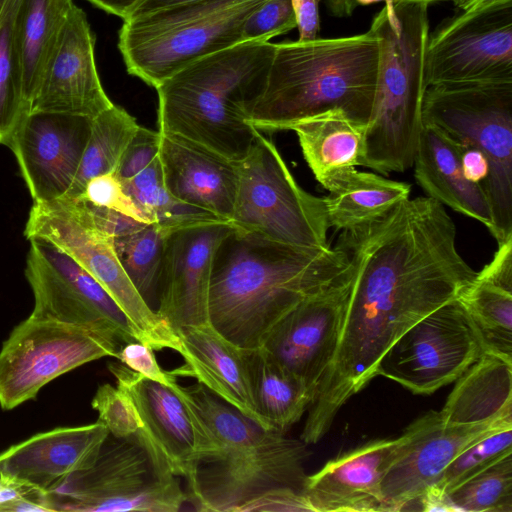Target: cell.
<instances>
[{"instance_id": "cell-1", "label": "cell", "mask_w": 512, "mask_h": 512, "mask_svg": "<svg viewBox=\"0 0 512 512\" xmlns=\"http://www.w3.org/2000/svg\"><path fill=\"white\" fill-rule=\"evenodd\" d=\"M348 265L336 246L302 248L233 226L214 257L210 323L244 349L261 347L291 310L335 282Z\"/></svg>"}, {"instance_id": "cell-2", "label": "cell", "mask_w": 512, "mask_h": 512, "mask_svg": "<svg viewBox=\"0 0 512 512\" xmlns=\"http://www.w3.org/2000/svg\"><path fill=\"white\" fill-rule=\"evenodd\" d=\"M380 40L369 29L347 37L276 43L263 92L247 114L259 131L340 109L366 125L378 81Z\"/></svg>"}, {"instance_id": "cell-3", "label": "cell", "mask_w": 512, "mask_h": 512, "mask_svg": "<svg viewBox=\"0 0 512 512\" xmlns=\"http://www.w3.org/2000/svg\"><path fill=\"white\" fill-rule=\"evenodd\" d=\"M276 43L245 41L203 57L155 89L158 126L234 160L250 151L259 130L247 114L264 90Z\"/></svg>"}, {"instance_id": "cell-4", "label": "cell", "mask_w": 512, "mask_h": 512, "mask_svg": "<svg viewBox=\"0 0 512 512\" xmlns=\"http://www.w3.org/2000/svg\"><path fill=\"white\" fill-rule=\"evenodd\" d=\"M426 2L384 1L370 28L380 40L376 94L361 166L381 174L412 167L423 127Z\"/></svg>"}, {"instance_id": "cell-5", "label": "cell", "mask_w": 512, "mask_h": 512, "mask_svg": "<svg viewBox=\"0 0 512 512\" xmlns=\"http://www.w3.org/2000/svg\"><path fill=\"white\" fill-rule=\"evenodd\" d=\"M269 0H199L123 21L118 47L129 74L156 88L185 66L245 42L252 13Z\"/></svg>"}, {"instance_id": "cell-6", "label": "cell", "mask_w": 512, "mask_h": 512, "mask_svg": "<svg viewBox=\"0 0 512 512\" xmlns=\"http://www.w3.org/2000/svg\"><path fill=\"white\" fill-rule=\"evenodd\" d=\"M423 122L459 145L479 150L490 167L484 185L491 235L512 237V81L444 83L427 87Z\"/></svg>"}, {"instance_id": "cell-7", "label": "cell", "mask_w": 512, "mask_h": 512, "mask_svg": "<svg viewBox=\"0 0 512 512\" xmlns=\"http://www.w3.org/2000/svg\"><path fill=\"white\" fill-rule=\"evenodd\" d=\"M24 234L50 241L95 278L122 310L137 341L154 350L179 352L177 332L137 291L120 263L114 239L95 225L84 200L34 202Z\"/></svg>"}, {"instance_id": "cell-8", "label": "cell", "mask_w": 512, "mask_h": 512, "mask_svg": "<svg viewBox=\"0 0 512 512\" xmlns=\"http://www.w3.org/2000/svg\"><path fill=\"white\" fill-rule=\"evenodd\" d=\"M230 223L275 242L327 249L329 225L323 198L295 180L274 143L259 132L238 161V186Z\"/></svg>"}, {"instance_id": "cell-9", "label": "cell", "mask_w": 512, "mask_h": 512, "mask_svg": "<svg viewBox=\"0 0 512 512\" xmlns=\"http://www.w3.org/2000/svg\"><path fill=\"white\" fill-rule=\"evenodd\" d=\"M177 476L135 439L109 434L94 464L46 491L50 511L178 512L188 502Z\"/></svg>"}, {"instance_id": "cell-10", "label": "cell", "mask_w": 512, "mask_h": 512, "mask_svg": "<svg viewBox=\"0 0 512 512\" xmlns=\"http://www.w3.org/2000/svg\"><path fill=\"white\" fill-rule=\"evenodd\" d=\"M306 444L277 430L200 461L187 483V497L200 512H237L275 488L301 490L306 480Z\"/></svg>"}, {"instance_id": "cell-11", "label": "cell", "mask_w": 512, "mask_h": 512, "mask_svg": "<svg viewBox=\"0 0 512 512\" xmlns=\"http://www.w3.org/2000/svg\"><path fill=\"white\" fill-rule=\"evenodd\" d=\"M117 336L30 316L0 349V406L12 410L34 399L53 379L103 357L117 358Z\"/></svg>"}, {"instance_id": "cell-12", "label": "cell", "mask_w": 512, "mask_h": 512, "mask_svg": "<svg viewBox=\"0 0 512 512\" xmlns=\"http://www.w3.org/2000/svg\"><path fill=\"white\" fill-rule=\"evenodd\" d=\"M485 352L474 321L457 298L402 334L380 359L375 374L427 395L455 382Z\"/></svg>"}, {"instance_id": "cell-13", "label": "cell", "mask_w": 512, "mask_h": 512, "mask_svg": "<svg viewBox=\"0 0 512 512\" xmlns=\"http://www.w3.org/2000/svg\"><path fill=\"white\" fill-rule=\"evenodd\" d=\"M427 87L512 81V0H482L445 18L428 36Z\"/></svg>"}, {"instance_id": "cell-14", "label": "cell", "mask_w": 512, "mask_h": 512, "mask_svg": "<svg viewBox=\"0 0 512 512\" xmlns=\"http://www.w3.org/2000/svg\"><path fill=\"white\" fill-rule=\"evenodd\" d=\"M116 387L139 421L135 439L164 470L188 481L197 464L221 450L192 404L173 386L149 380L121 362H109Z\"/></svg>"}, {"instance_id": "cell-15", "label": "cell", "mask_w": 512, "mask_h": 512, "mask_svg": "<svg viewBox=\"0 0 512 512\" xmlns=\"http://www.w3.org/2000/svg\"><path fill=\"white\" fill-rule=\"evenodd\" d=\"M28 240L25 276L34 296L31 318L112 334L125 344L137 341L126 316L95 278L50 241Z\"/></svg>"}, {"instance_id": "cell-16", "label": "cell", "mask_w": 512, "mask_h": 512, "mask_svg": "<svg viewBox=\"0 0 512 512\" xmlns=\"http://www.w3.org/2000/svg\"><path fill=\"white\" fill-rule=\"evenodd\" d=\"M511 427L512 418L450 424L442 420L439 411L417 418L398 437L381 483V512L416 510L419 500L462 451L489 434Z\"/></svg>"}, {"instance_id": "cell-17", "label": "cell", "mask_w": 512, "mask_h": 512, "mask_svg": "<svg viewBox=\"0 0 512 512\" xmlns=\"http://www.w3.org/2000/svg\"><path fill=\"white\" fill-rule=\"evenodd\" d=\"M92 118L58 112L29 111L8 146L35 203L62 198L76 176Z\"/></svg>"}, {"instance_id": "cell-18", "label": "cell", "mask_w": 512, "mask_h": 512, "mask_svg": "<svg viewBox=\"0 0 512 512\" xmlns=\"http://www.w3.org/2000/svg\"><path fill=\"white\" fill-rule=\"evenodd\" d=\"M349 288L347 268L335 282L291 310L261 346L306 385L312 399L335 353Z\"/></svg>"}, {"instance_id": "cell-19", "label": "cell", "mask_w": 512, "mask_h": 512, "mask_svg": "<svg viewBox=\"0 0 512 512\" xmlns=\"http://www.w3.org/2000/svg\"><path fill=\"white\" fill-rule=\"evenodd\" d=\"M232 229L229 221H214L168 233L156 311L176 332L187 326L210 323L214 257Z\"/></svg>"}, {"instance_id": "cell-20", "label": "cell", "mask_w": 512, "mask_h": 512, "mask_svg": "<svg viewBox=\"0 0 512 512\" xmlns=\"http://www.w3.org/2000/svg\"><path fill=\"white\" fill-rule=\"evenodd\" d=\"M95 37L85 12L74 5L44 67L29 111L94 118L113 105L95 62Z\"/></svg>"}, {"instance_id": "cell-21", "label": "cell", "mask_w": 512, "mask_h": 512, "mask_svg": "<svg viewBox=\"0 0 512 512\" xmlns=\"http://www.w3.org/2000/svg\"><path fill=\"white\" fill-rule=\"evenodd\" d=\"M398 438L364 443L329 460L301 489L311 512L381 511V483Z\"/></svg>"}, {"instance_id": "cell-22", "label": "cell", "mask_w": 512, "mask_h": 512, "mask_svg": "<svg viewBox=\"0 0 512 512\" xmlns=\"http://www.w3.org/2000/svg\"><path fill=\"white\" fill-rule=\"evenodd\" d=\"M160 135L159 159L170 193L230 222L238 186V161L183 136Z\"/></svg>"}, {"instance_id": "cell-23", "label": "cell", "mask_w": 512, "mask_h": 512, "mask_svg": "<svg viewBox=\"0 0 512 512\" xmlns=\"http://www.w3.org/2000/svg\"><path fill=\"white\" fill-rule=\"evenodd\" d=\"M109 431L100 421L38 433L0 453V473L49 491L91 467Z\"/></svg>"}, {"instance_id": "cell-24", "label": "cell", "mask_w": 512, "mask_h": 512, "mask_svg": "<svg viewBox=\"0 0 512 512\" xmlns=\"http://www.w3.org/2000/svg\"><path fill=\"white\" fill-rule=\"evenodd\" d=\"M182 366L171 372L192 377L215 396L262 428L274 430L259 414L251 392L245 349L222 335L211 323L177 331Z\"/></svg>"}, {"instance_id": "cell-25", "label": "cell", "mask_w": 512, "mask_h": 512, "mask_svg": "<svg viewBox=\"0 0 512 512\" xmlns=\"http://www.w3.org/2000/svg\"><path fill=\"white\" fill-rule=\"evenodd\" d=\"M412 167L428 197L492 232V211L485 190L466 178L458 145L435 126L423 122Z\"/></svg>"}, {"instance_id": "cell-26", "label": "cell", "mask_w": 512, "mask_h": 512, "mask_svg": "<svg viewBox=\"0 0 512 512\" xmlns=\"http://www.w3.org/2000/svg\"><path fill=\"white\" fill-rule=\"evenodd\" d=\"M365 129L340 109L305 117L288 128L296 133L307 165L327 191L361 166Z\"/></svg>"}, {"instance_id": "cell-27", "label": "cell", "mask_w": 512, "mask_h": 512, "mask_svg": "<svg viewBox=\"0 0 512 512\" xmlns=\"http://www.w3.org/2000/svg\"><path fill=\"white\" fill-rule=\"evenodd\" d=\"M474 321L486 352L512 360V237L458 297Z\"/></svg>"}, {"instance_id": "cell-28", "label": "cell", "mask_w": 512, "mask_h": 512, "mask_svg": "<svg viewBox=\"0 0 512 512\" xmlns=\"http://www.w3.org/2000/svg\"><path fill=\"white\" fill-rule=\"evenodd\" d=\"M450 424L512 418V360L485 352L461 377L439 411Z\"/></svg>"}, {"instance_id": "cell-29", "label": "cell", "mask_w": 512, "mask_h": 512, "mask_svg": "<svg viewBox=\"0 0 512 512\" xmlns=\"http://www.w3.org/2000/svg\"><path fill=\"white\" fill-rule=\"evenodd\" d=\"M410 193V184L355 169L323 197L328 225L344 231L367 224L409 199Z\"/></svg>"}, {"instance_id": "cell-30", "label": "cell", "mask_w": 512, "mask_h": 512, "mask_svg": "<svg viewBox=\"0 0 512 512\" xmlns=\"http://www.w3.org/2000/svg\"><path fill=\"white\" fill-rule=\"evenodd\" d=\"M251 392L259 414L286 433L307 411L312 395L264 347L245 349Z\"/></svg>"}, {"instance_id": "cell-31", "label": "cell", "mask_w": 512, "mask_h": 512, "mask_svg": "<svg viewBox=\"0 0 512 512\" xmlns=\"http://www.w3.org/2000/svg\"><path fill=\"white\" fill-rule=\"evenodd\" d=\"M74 5L72 0L19 1L15 29L28 110L46 62Z\"/></svg>"}, {"instance_id": "cell-32", "label": "cell", "mask_w": 512, "mask_h": 512, "mask_svg": "<svg viewBox=\"0 0 512 512\" xmlns=\"http://www.w3.org/2000/svg\"><path fill=\"white\" fill-rule=\"evenodd\" d=\"M139 126L133 116L115 104L94 117L76 176L63 197L78 198L91 178L114 172Z\"/></svg>"}, {"instance_id": "cell-33", "label": "cell", "mask_w": 512, "mask_h": 512, "mask_svg": "<svg viewBox=\"0 0 512 512\" xmlns=\"http://www.w3.org/2000/svg\"><path fill=\"white\" fill-rule=\"evenodd\" d=\"M121 183L125 192L150 222L158 224L168 232L202 223L224 221L170 193L164 183L159 154L137 175Z\"/></svg>"}, {"instance_id": "cell-34", "label": "cell", "mask_w": 512, "mask_h": 512, "mask_svg": "<svg viewBox=\"0 0 512 512\" xmlns=\"http://www.w3.org/2000/svg\"><path fill=\"white\" fill-rule=\"evenodd\" d=\"M512 454V427L489 434L462 451L419 500L416 510H449L447 495L505 456Z\"/></svg>"}, {"instance_id": "cell-35", "label": "cell", "mask_w": 512, "mask_h": 512, "mask_svg": "<svg viewBox=\"0 0 512 512\" xmlns=\"http://www.w3.org/2000/svg\"><path fill=\"white\" fill-rule=\"evenodd\" d=\"M19 1L7 0L0 14V144L7 146L28 112L15 29Z\"/></svg>"}, {"instance_id": "cell-36", "label": "cell", "mask_w": 512, "mask_h": 512, "mask_svg": "<svg viewBox=\"0 0 512 512\" xmlns=\"http://www.w3.org/2000/svg\"><path fill=\"white\" fill-rule=\"evenodd\" d=\"M168 233L156 223H146L137 230L114 238L122 267L149 305L150 300L158 296Z\"/></svg>"}, {"instance_id": "cell-37", "label": "cell", "mask_w": 512, "mask_h": 512, "mask_svg": "<svg viewBox=\"0 0 512 512\" xmlns=\"http://www.w3.org/2000/svg\"><path fill=\"white\" fill-rule=\"evenodd\" d=\"M450 511L512 512V454L447 495Z\"/></svg>"}, {"instance_id": "cell-38", "label": "cell", "mask_w": 512, "mask_h": 512, "mask_svg": "<svg viewBox=\"0 0 512 512\" xmlns=\"http://www.w3.org/2000/svg\"><path fill=\"white\" fill-rule=\"evenodd\" d=\"M98 412V421L106 426L115 438H135L139 431L136 411L129 398L117 387L100 385L91 401Z\"/></svg>"}, {"instance_id": "cell-39", "label": "cell", "mask_w": 512, "mask_h": 512, "mask_svg": "<svg viewBox=\"0 0 512 512\" xmlns=\"http://www.w3.org/2000/svg\"><path fill=\"white\" fill-rule=\"evenodd\" d=\"M297 27L291 0H269L247 19L244 41H269Z\"/></svg>"}, {"instance_id": "cell-40", "label": "cell", "mask_w": 512, "mask_h": 512, "mask_svg": "<svg viewBox=\"0 0 512 512\" xmlns=\"http://www.w3.org/2000/svg\"><path fill=\"white\" fill-rule=\"evenodd\" d=\"M78 198L94 206L122 213L136 221L151 223L125 192L121 181L114 172L91 178Z\"/></svg>"}, {"instance_id": "cell-41", "label": "cell", "mask_w": 512, "mask_h": 512, "mask_svg": "<svg viewBox=\"0 0 512 512\" xmlns=\"http://www.w3.org/2000/svg\"><path fill=\"white\" fill-rule=\"evenodd\" d=\"M160 132L139 126L114 171L125 182L146 168L159 154Z\"/></svg>"}, {"instance_id": "cell-42", "label": "cell", "mask_w": 512, "mask_h": 512, "mask_svg": "<svg viewBox=\"0 0 512 512\" xmlns=\"http://www.w3.org/2000/svg\"><path fill=\"white\" fill-rule=\"evenodd\" d=\"M119 362L141 374L145 378L171 387L177 377L159 365L154 349L139 341L126 343L118 351Z\"/></svg>"}, {"instance_id": "cell-43", "label": "cell", "mask_w": 512, "mask_h": 512, "mask_svg": "<svg viewBox=\"0 0 512 512\" xmlns=\"http://www.w3.org/2000/svg\"><path fill=\"white\" fill-rule=\"evenodd\" d=\"M310 511L301 490L275 488L268 490L240 506L237 512H287Z\"/></svg>"}, {"instance_id": "cell-44", "label": "cell", "mask_w": 512, "mask_h": 512, "mask_svg": "<svg viewBox=\"0 0 512 512\" xmlns=\"http://www.w3.org/2000/svg\"><path fill=\"white\" fill-rule=\"evenodd\" d=\"M85 203L95 225L113 239L137 230L146 224L136 221L122 213L94 206L86 201Z\"/></svg>"}, {"instance_id": "cell-45", "label": "cell", "mask_w": 512, "mask_h": 512, "mask_svg": "<svg viewBox=\"0 0 512 512\" xmlns=\"http://www.w3.org/2000/svg\"><path fill=\"white\" fill-rule=\"evenodd\" d=\"M299 32V41L318 38L320 16L318 0H291Z\"/></svg>"}, {"instance_id": "cell-46", "label": "cell", "mask_w": 512, "mask_h": 512, "mask_svg": "<svg viewBox=\"0 0 512 512\" xmlns=\"http://www.w3.org/2000/svg\"><path fill=\"white\" fill-rule=\"evenodd\" d=\"M457 144V143H456ZM466 178L483 187L488 179L490 167L486 157L477 149L457 144Z\"/></svg>"}, {"instance_id": "cell-47", "label": "cell", "mask_w": 512, "mask_h": 512, "mask_svg": "<svg viewBox=\"0 0 512 512\" xmlns=\"http://www.w3.org/2000/svg\"><path fill=\"white\" fill-rule=\"evenodd\" d=\"M41 490L25 481L0 473V512L10 502Z\"/></svg>"}, {"instance_id": "cell-48", "label": "cell", "mask_w": 512, "mask_h": 512, "mask_svg": "<svg viewBox=\"0 0 512 512\" xmlns=\"http://www.w3.org/2000/svg\"><path fill=\"white\" fill-rule=\"evenodd\" d=\"M196 1L199 0H140L123 21L136 19L158 11Z\"/></svg>"}, {"instance_id": "cell-49", "label": "cell", "mask_w": 512, "mask_h": 512, "mask_svg": "<svg viewBox=\"0 0 512 512\" xmlns=\"http://www.w3.org/2000/svg\"><path fill=\"white\" fill-rule=\"evenodd\" d=\"M98 8L122 18L128 16L130 11L140 0H87Z\"/></svg>"}, {"instance_id": "cell-50", "label": "cell", "mask_w": 512, "mask_h": 512, "mask_svg": "<svg viewBox=\"0 0 512 512\" xmlns=\"http://www.w3.org/2000/svg\"><path fill=\"white\" fill-rule=\"evenodd\" d=\"M329 12L335 17H349L352 15L358 3L356 0H324Z\"/></svg>"}, {"instance_id": "cell-51", "label": "cell", "mask_w": 512, "mask_h": 512, "mask_svg": "<svg viewBox=\"0 0 512 512\" xmlns=\"http://www.w3.org/2000/svg\"><path fill=\"white\" fill-rule=\"evenodd\" d=\"M436 1H451L458 10H467L482 0H428V3Z\"/></svg>"}, {"instance_id": "cell-52", "label": "cell", "mask_w": 512, "mask_h": 512, "mask_svg": "<svg viewBox=\"0 0 512 512\" xmlns=\"http://www.w3.org/2000/svg\"><path fill=\"white\" fill-rule=\"evenodd\" d=\"M358 5H369V4H372V3H377V2H381V1H386V0H356ZM394 2H426L427 3V0H393Z\"/></svg>"}, {"instance_id": "cell-53", "label": "cell", "mask_w": 512, "mask_h": 512, "mask_svg": "<svg viewBox=\"0 0 512 512\" xmlns=\"http://www.w3.org/2000/svg\"><path fill=\"white\" fill-rule=\"evenodd\" d=\"M6 1L7 0H0V14H1L3 8H4V5H5Z\"/></svg>"}]
</instances>
